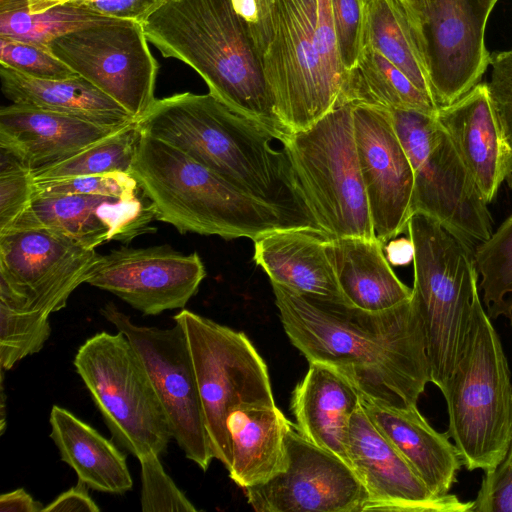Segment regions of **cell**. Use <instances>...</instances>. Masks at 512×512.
<instances>
[{"mask_svg": "<svg viewBox=\"0 0 512 512\" xmlns=\"http://www.w3.org/2000/svg\"><path fill=\"white\" fill-rule=\"evenodd\" d=\"M271 284L283 328L309 363L334 370L362 397L389 406L417 405L430 367L411 299L370 312Z\"/></svg>", "mask_w": 512, "mask_h": 512, "instance_id": "6da1fadb", "label": "cell"}, {"mask_svg": "<svg viewBox=\"0 0 512 512\" xmlns=\"http://www.w3.org/2000/svg\"><path fill=\"white\" fill-rule=\"evenodd\" d=\"M137 127L176 147L239 190L276 207L297 226L320 230L287 152L284 147L276 150L272 146L277 136L212 94L183 92L156 99Z\"/></svg>", "mask_w": 512, "mask_h": 512, "instance_id": "7a4b0ae2", "label": "cell"}, {"mask_svg": "<svg viewBox=\"0 0 512 512\" xmlns=\"http://www.w3.org/2000/svg\"><path fill=\"white\" fill-rule=\"evenodd\" d=\"M142 26L165 58L190 66L210 94L283 140L261 58L231 0H166Z\"/></svg>", "mask_w": 512, "mask_h": 512, "instance_id": "3957f363", "label": "cell"}, {"mask_svg": "<svg viewBox=\"0 0 512 512\" xmlns=\"http://www.w3.org/2000/svg\"><path fill=\"white\" fill-rule=\"evenodd\" d=\"M130 174L152 203L156 219L182 234L255 240L275 229L299 227L276 207L140 131Z\"/></svg>", "mask_w": 512, "mask_h": 512, "instance_id": "277c9868", "label": "cell"}, {"mask_svg": "<svg viewBox=\"0 0 512 512\" xmlns=\"http://www.w3.org/2000/svg\"><path fill=\"white\" fill-rule=\"evenodd\" d=\"M271 43L261 58L274 113L287 133L306 130L344 105L330 0H274Z\"/></svg>", "mask_w": 512, "mask_h": 512, "instance_id": "5b68a950", "label": "cell"}, {"mask_svg": "<svg viewBox=\"0 0 512 512\" xmlns=\"http://www.w3.org/2000/svg\"><path fill=\"white\" fill-rule=\"evenodd\" d=\"M407 232L414 247L411 300L425 333L430 382L442 391L462 355L480 296L474 250L423 214L410 218Z\"/></svg>", "mask_w": 512, "mask_h": 512, "instance_id": "8992f818", "label": "cell"}, {"mask_svg": "<svg viewBox=\"0 0 512 512\" xmlns=\"http://www.w3.org/2000/svg\"><path fill=\"white\" fill-rule=\"evenodd\" d=\"M441 392L448 433L464 467L484 473L496 469L512 444V382L501 340L480 296L462 355Z\"/></svg>", "mask_w": 512, "mask_h": 512, "instance_id": "52a82bcc", "label": "cell"}, {"mask_svg": "<svg viewBox=\"0 0 512 512\" xmlns=\"http://www.w3.org/2000/svg\"><path fill=\"white\" fill-rule=\"evenodd\" d=\"M308 210L329 238L375 239L355 142L353 105L281 141Z\"/></svg>", "mask_w": 512, "mask_h": 512, "instance_id": "ba28073f", "label": "cell"}, {"mask_svg": "<svg viewBox=\"0 0 512 512\" xmlns=\"http://www.w3.org/2000/svg\"><path fill=\"white\" fill-rule=\"evenodd\" d=\"M73 364L118 446L137 459L167 451L173 438L165 411L141 358L122 332L102 331L88 338Z\"/></svg>", "mask_w": 512, "mask_h": 512, "instance_id": "9c48e42d", "label": "cell"}, {"mask_svg": "<svg viewBox=\"0 0 512 512\" xmlns=\"http://www.w3.org/2000/svg\"><path fill=\"white\" fill-rule=\"evenodd\" d=\"M414 173L413 215L428 216L476 247L493 233L483 199L435 114L389 110Z\"/></svg>", "mask_w": 512, "mask_h": 512, "instance_id": "30bf717a", "label": "cell"}, {"mask_svg": "<svg viewBox=\"0 0 512 512\" xmlns=\"http://www.w3.org/2000/svg\"><path fill=\"white\" fill-rule=\"evenodd\" d=\"M173 319L187 340L213 456L228 469L230 410L242 403L276 404L267 366L243 332L187 309Z\"/></svg>", "mask_w": 512, "mask_h": 512, "instance_id": "8fae6325", "label": "cell"}, {"mask_svg": "<svg viewBox=\"0 0 512 512\" xmlns=\"http://www.w3.org/2000/svg\"><path fill=\"white\" fill-rule=\"evenodd\" d=\"M51 51L137 121L153 105L158 63L141 22L111 19L62 35Z\"/></svg>", "mask_w": 512, "mask_h": 512, "instance_id": "7c38bea8", "label": "cell"}, {"mask_svg": "<svg viewBox=\"0 0 512 512\" xmlns=\"http://www.w3.org/2000/svg\"><path fill=\"white\" fill-rule=\"evenodd\" d=\"M100 254L41 227L0 233V303L46 316L66 306Z\"/></svg>", "mask_w": 512, "mask_h": 512, "instance_id": "4fadbf2b", "label": "cell"}, {"mask_svg": "<svg viewBox=\"0 0 512 512\" xmlns=\"http://www.w3.org/2000/svg\"><path fill=\"white\" fill-rule=\"evenodd\" d=\"M101 315L131 342L165 411L172 438L185 457L206 471L214 458L206 431L192 358L182 328L141 326L113 303Z\"/></svg>", "mask_w": 512, "mask_h": 512, "instance_id": "5bb4252c", "label": "cell"}, {"mask_svg": "<svg viewBox=\"0 0 512 512\" xmlns=\"http://www.w3.org/2000/svg\"><path fill=\"white\" fill-rule=\"evenodd\" d=\"M243 490L257 512H364L368 498L353 469L304 438L295 424L286 435L284 469Z\"/></svg>", "mask_w": 512, "mask_h": 512, "instance_id": "9a60e30c", "label": "cell"}, {"mask_svg": "<svg viewBox=\"0 0 512 512\" xmlns=\"http://www.w3.org/2000/svg\"><path fill=\"white\" fill-rule=\"evenodd\" d=\"M206 276L198 255L169 245L122 246L99 255L85 283L106 290L144 315L184 308Z\"/></svg>", "mask_w": 512, "mask_h": 512, "instance_id": "2e32d148", "label": "cell"}, {"mask_svg": "<svg viewBox=\"0 0 512 512\" xmlns=\"http://www.w3.org/2000/svg\"><path fill=\"white\" fill-rule=\"evenodd\" d=\"M353 123L373 230L385 246L413 216V169L389 110L353 105Z\"/></svg>", "mask_w": 512, "mask_h": 512, "instance_id": "e0dca14e", "label": "cell"}, {"mask_svg": "<svg viewBox=\"0 0 512 512\" xmlns=\"http://www.w3.org/2000/svg\"><path fill=\"white\" fill-rule=\"evenodd\" d=\"M498 0H434L423 36L437 105H449L480 83L490 63L485 41Z\"/></svg>", "mask_w": 512, "mask_h": 512, "instance_id": "ac0fdd59", "label": "cell"}, {"mask_svg": "<svg viewBox=\"0 0 512 512\" xmlns=\"http://www.w3.org/2000/svg\"><path fill=\"white\" fill-rule=\"evenodd\" d=\"M349 466L367 492V511L470 512L473 501L454 494L435 496L363 407L354 411L348 436Z\"/></svg>", "mask_w": 512, "mask_h": 512, "instance_id": "d6986e66", "label": "cell"}, {"mask_svg": "<svg viewBox=\"0 0 512 512\" xmlns=\"http://www.w3.org/2000/svg\"><path fill=\"white\" fill-rule=\"evenodd\" d=\"M144 198V194L132 200L82 194H35L28 208L5 231L47 228L69 236L88 249L112 240L125 243L153 232L150 223L156 219L155 209Z\"/></svg>", "mask_w": 512, "mask_h": 512, "instance_id": "ffe728a7", "label": "cell"}, {"mask_svg": "<svg viewBox=\"0 0 512 512\" xmlns=\"http://www.w3.org/2000/svg\"><path fill=\"white\" fill-rule=\"evenodd\" d=\"M435 116L487 203L502 184L512 186V141L486 83H478L455 102L438 107Z\"/></svg>", "mask_w": 512, "mask_h": 512, "instance_id": "44dd1931", "label": "cell"}, {"mask_svg": "<svg viewBox=\"0 0 512 512\" xmlns=\"http://www.w3.org/2000/svg\"><path fill=\"white\" fill-rule=\"evenodd\" d=\"M122 128L12 103L0 109V149L34 171L67 159Z\"/></svg>", "mask_w": 512, "mask_h": 512, "instance_id": "7402d4cb", "label": "cell"}, {"mask_svg": "<svg viewBox=\"0 0 512 512\" xmlns=\"http://www.w3.org/2000/svg\"><path fill=\"white\" fill-rule=\"evenodd\" d=\"M360 404L428 489L435 496L450 494L463 460L448 431L435 430L417 405L389 406L362 396Z\"/></svg>", "mask_w": 512, "mask_h": 512, "instance_id": "603a6c76", "label": "cell"}, {"mask_svg": "<svg viewBox=\"0 0 512 512\" xmlns=\"http://www.w3.org/2000/svg\"><path fill=\"white\" fill-rule=\"evenodd\" d=\"M328 240L329 237L317 229H275L253 240V259L271 283L304 294L344 300Z\"/></svg>", "mask_w": 512, "mask_h": 512, "instance_id": "cb8c5ba5", "label": "cell"}, {"mask_svg": "<svg viewBox=\"0 0 512 512\" xmlns=\"http://www.w3.org/2000/svg\"><path fill=\"white\" fill-rule=\"evenodd\" d=\"M309 364L292 394L295 426L304 438L349 465V426L360 395L334 370L318 363Z\"/></svg>", "mask_w": 512, "mask_h": 512, "instance_id": "d4e9b609", "label": "cell"}, {"mask_svg": "<svg viewBox=\"0 0 512 512\" xmlns=\"http://www.w3.org/2000/svg\"><path fill=\"white\" fill-rule=\"evenodd\" d=\"M292 424L276 404L234 406L226 418L231 480L245 489L281 472L286 465V435Z\"/></svg>", "mask_w": 512, "mask_h": 512, "instance_id": "484cf974", "label": "cell"}, {"mask_svg": "<svg viewBox=\"0 0 512 512\" xmlns=\"http://www.w3.org/2000/svg\"><path fill=\"white\" fill-rule=\"evenodd\" d=\"M329 254L343 299L370 312L397 306L412 297V288L394 273L377 239L329 238Z\"/></svg>", "mask_w": 512, "mask_h": 512, "instance_id": "4316f807", "label": "cell"}, {"mask_svg": "<svg viewBox=\"0 0 512 512\" xmlns=\"http://www.w3.org/2000/svg\"><path fill=\"white\" fill-rule=\"evenodd\" d=\"M50 438L60 458L88 488L124 494L133 487L126 456L112 441L69 410L53 405Z\"/></svg>", "mask_w": 512, "mask_h": 512, "instance_id": "83f0119b", "label": "cell"}, {"mask_svg": "<svg viewBox=\"0 0 512 512\" xmlns=\"http://www.w3.org/2000/svg\"><path fill=\"white\" fill-rule=\"evenodd\" d=\"M1 90L15 104L67 114L98 125L121 128L137 120L86 79L44 80L0 64Z\"/></svg>", "mask_w": 512, "mask_h": 512, "instance_id": "f1b7e54d", "label": "cell"}, {"mask_svg": "<svg viewBox=\"0 0 512 512\" xmlns=\"http://www.w3.org/2000/svg\"><path fill=\"white\" fill-rule=\"evenodd\" d=\"M361 5L360 47L377 50L435 101L421 19L403 0H361Z\"/></svg>", "mask_w": 512, "mask_h": 512, "instance_id": "f546056e", "label": "cell"}, {"mask_svg": "<svg viewBox=\"0 0 512 512\" xmlns=\"http://www.w3.org/2000/svg\"><path fill=\"white\" fill-rule=\"evenodd\" d=\"M343 103L427 114H435L439 107L402 71L367 44L360 47L354 66L347 71Z\"/></svg>", "mask_w": 512, "mask_h": 512, "instance_id": "4dcf8cb0", "label": "cell"}, {"mask_svg": "<svg viewBox=\"0 0 512 512\" xmlns=\"http://www.w3.org/2000/svg\"><path fill=\"white\" fill-rule=\"evenodd\" d=\"M114 19L74 2L42 13L28 11L26 0H0V37L48 46L56 38Z\"/></svg>", "mask_w": 512, "mask_h": 512, "instance_id": "1f68e13d", "label": "cell"}, {"mask_svg": "<svg viewBox=\"0 0 512 512\" xmlns=\"http://www.w3.org/2000/svg\"><path fill=\"white\" fill-rule=\"evenodd\" d=\"M474 261L488 316L505 317L512 324V215L475 247Z\"/></svg>", "mask_w": 512, "mask_h": 512, "instance_id": "d6a6232c", "label": "cell"}, {"mask_svg": "<svg viewBox=\"0 0 512 512\" xmlns=\"http://www.w3.org/2000/svg\"><path fill=\"white\" fill-rule=\"evenodd\" d=\"M138 138L135 122L67 159L32 171L33 179L54 180L114 171L130 173Z\"/></svg>", "mask_w": 512, "mask_h": 512, "instance_id": "836d02e7", "label": "cell"}, {"mask_svg": "<svg viewBox=\"0 0 512 512\" xmlns=\"http://www.w3.org/2000/svg\"><path fill=\"white\" fill-rule=\"evenodd\" d=\"M50 334L49 316L0 303V368L8 371L38 353Z\"/></svg>", "mask_w": 512, "mask_h": 512, "instance_id": "e575fe53", "label": "cell"}, {"mask_svg": "<svg viewBox=\"0 0 512 512\" xmlns=\"http://www.w3.org/2000/svg\"><path fill=\"white\" fill-rule=\"evenodd\" d=\"M34 188V195L82 194L120 200L136 199L142 194L135 178L130 173L122 171L34 181Z\"/></svg>", "mask_w": 512, "mask_h": 512, "instance_id": "d590c367", "label": "cell"}, {"mask_svg": "<svg viewBox=\"0 0 512 512\" xmlns=\"http://www.w3.org/2000/svg\"><path fill=\"white\" fill-rule=\"evenodd\" d=\"M0 64L44 80L78 77L48 46L0 37Z\"/></svg>", "mask_w": 512, "mask_h": 512, "instance_id": "8d00e7d4", "label": "cell"}, {"mask_svg": "<svg viewBox=\"0 0 512 512\" xmlns=\"http://www.w3.org/2000/svg\"><path fill=\"white\" fill-rule=\"evenodd\" d=\"M143 512H196L198 509L166 473L160 456L148 453L139 459Z\"/></svg>", "mask_w": 512, "mask_h": 512, "instance_id": "74e56055", "label": "cell"}, {"mask_svg": "<svg viewBox=\"0 0 512 512\" xmlns=\"http://www.w3.org/2000/svg\"><path fill=\"white\" fill-rule=\"evenodd\" d=\"M0 232L8 229L28 208L34 198L32 171L14 156L1 150Z\"/></svg>", "mask_w": 512, "mask_h": 512, "instance_id": "f35d334b", "label": "cell"}, {"mask_svg": "<svg viewBox=\"0 0 512 512\" xmlns=\"http://www.w3.org/2000/svg\"><path fill=\"white\" fill-rule=\"evenodd\" d=\"M340 59L346 71L350 70L360 51L362 5L361 0H330Z\"/></svg>", "mask_w": 512, "mask_h": 512, "instance_id": "ab89813d", "label": "cell"}, {"mask_svg": "<svg viewBox=\"0 0 512 512\" xmlns=\"http://www.w3.org/2000/svg\"><path fill=\"white\" fill-rule=\"evenodd\" d=\"M260 58L268 49L274 27V0H231Z\"/></svg>", "mask_w": 512, "mask_h": 512, "instance_id": "60d3db41", "label": "cell"}, {"mask_svg": "<svg viewBox=\"0 0 512 512\" xmlns=\"http://www.w3.org/2000/svg\"><path fill=\"white\" fill-rule=\"evenodd\" d=\"M487 84L505 131L512 141V49L490 54Z\"/></svg>", "mask_w": 512, "mask_h": 512, "instance_id": "b9f144b4", "label": "cell"}, {"mask_svg": "<svg viewBox=\"0 0 512 512\" xmlns=\"http://www.w3.org/2000/svg\"><path fill=\"white\" fill-rule=\"evenodd\" d=\"M94 12L123 20L143 22L166 0H70Z\"/></svg>", "mask_w": 512, "mask_h": 512, "instance_id": "7bdbcfd3", "label": "cell"}, {"mask_svg": "<svg viewBox=\"0 0 512 512\" xmlns=\"http://www.w3.org/2000/svg\"><path fill=\"white\" fill-rule=\"evenodd\" d=\"M82 481L58 495L42 512H99L100 508L90 497Z\"/></svg>", "mask_w": 512, "mask_h": 512, "instance_id": "ee69618b", "label": "cell"}, {"mask_svg": "<svg viewBox=\"0 0 512 512\" xmlns=\"http://www.w3.org/2000/svg\"><path fill=\"white\" fill-rule=\"evenodd\" d=\"M42 503L36 501L26 490L18 488L0 496L1 512H42Z\"/></svg>", "mask_w": 512, "mask_h": 512, "instance_id": "f6af8a7d", "label": "cell"}, {"mask_svg": "<svg viewBox=\"0 0 512 512\" xmlns=\"http://www.w3.org/2000/svg\"><path fill=\"white\" fill-rule=\"evenodd\" d=\"M384 250L391 265L401 266L413 261L414 247L410 238L391 239Z\"/></svg>", "mask_w": 512, "mask_h": 512, "instance_id": "bcb514c9", "label": "cell"}, {"mask_svg": "<svg viewBox=\"0 0 512 512\" xmlns=\"http://www.w3.org/2000/svg\"><path fill=\"white\" fill-rule=\"evenodd\" d=\"M484 474L493 479L512 481V444L505 460L496 469Z\"/></svg>", "mask_w": 512, "mask_h": 512, "instance_id": "7dc6e473", "label": "cell"}, {"mask_svg": "<svg viewBox=\"0 0 512 512\" xmlns=\"http://www.w3.org/2000/svg\"><path fill=\"white\" fill-rule=\"evenodd\" d=\"M70 0H26L28 11L32 14L42 13L60 6Z\"/></svg>", "mask_w": 512, "mask_h": 512, "instance_id": "c3c4849f", "label": "cell"}, {"mask_svg": "<svg viewBox=\"0 0 512 512\" xmlns=\"http://www.w3.org/2000/svg\"><path fill=\"white\" fill-rule=\"evenodd\" d=\"M424 23L434 0H403Z\"/></svg>", "mask_w": 512, "mask_h": 512, "instance_id": "681fc988", "label": "cell"}, {"mask_svg": "<svg viewBox=\"0 0 512 512\" xmlns=\"http://www.w3.org/2000/svg\"><path fill=\"white\" fill-rule=\"evenodd\" d=\"M4 372L5 370L1 368V421H0V432L1 434L5 431L6 426V417H5V393H4Z\"/></svg>", "mask_w": 512, "mask_h": 512, "instance_id": "f907efd6", "label": "cell"}]
</instances>
